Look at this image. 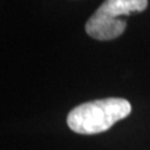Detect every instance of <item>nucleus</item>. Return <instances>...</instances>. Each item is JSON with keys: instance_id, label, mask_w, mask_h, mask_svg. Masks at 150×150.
Masks as SVG:
<instances>
[{"instance_id": "nucleus-1", "label": "nucleus", "mask_w": 150, "mask_h": 150, "mask_svg": "<svg viewBox=\"0 0 150 150\" xmlns=\"http://www.w3.org/2000/svg\"><path fill=\"white\" fill-rule=\"evenodd\" d=\"M131 112L130 103L123 98H106L75 106L69 112L67 123L74 133L83 135L100 134L109 130Z\"/></svg>"}, {"instance_id": "nucleus-2", "label": "nucleus", "mask_w": 150, "mask_h": 150, "mask_svg": "<svg viewBox=\"0 0 150 150\" xmlns=\"http://www.w3.org/2000/svg\"><path fill=\"white\" fill-rule=\"evenodd\" d=\"M148 8V0H105L85 24V31L96 40H112L126 29L120 16L142 13Z\"/></svg>"}]
</instances>
